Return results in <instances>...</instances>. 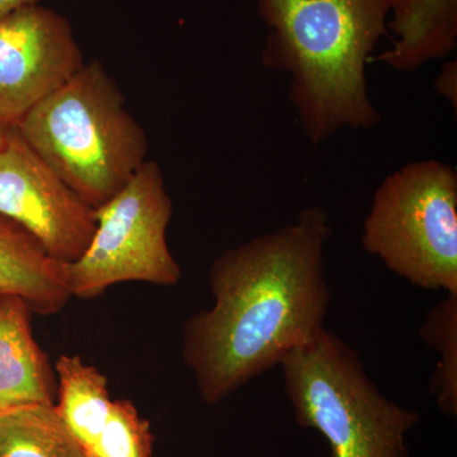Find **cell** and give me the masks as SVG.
I'll return each instance as SVG.
<instances>
[{
  "instance_id": "15",
  "label": "cell",
  "mask_w": 457,
  "mask_h": 457,
  "mask_svg": "<svg viewBox=\"0 0 457 457\" xmlns=\"http://www.w3.org/2000/svg\"><path fill=\"white\" fill-rule=\"evenodd\" d=\"M149 422L126 399L113 400L110 417L87 457H153Z\"/></svg>"
},
{
  "instance_id": "2",
  "label": "cell",
  "mask_w": 457,
  "mask_h": 457,
  "mask_svg": "<svg viewBox=\"0 0 457 457\" xmlns=\"http://www.w3.org/2000/svg\"><path fill=\"white\" fill-rule=\"evenodd\" d=\"M270 32L262 62L290 75L288 97L312 145L345 128H374L366 64L387 36L389 0H258Z\"/></svg>"
},
{
  "instance_id": "4",
  "label": "cell",
  "mask_w": 457,
  "mask_h": 457,
  "mask_svg": "<svg viewBox=\"0 0 457 457\" xmlns=\"http://www.w3.org/2000/svg\"><path fill=\"white\" fill-rule=\"evenodd\" d=\"M279 366L297 425L320 433L332 457H409L405 436L422 417L386 398L335 333L324 328Z\"/></svg>"
},
{
  "instance_id": "6",
  "label": "cell",
  "mask_w": 457,
  "mask_h": 457,
  "mask_svg": "<svg viewBox=\"0 0 457 457\" xmlns=\"http://www.w3.org/2000/svg\"><path fill=\"white\" fill-rule=\"evenodd\" d=\"M171 215L161 167L146 161L120 194L96 210L97 228L82 257L64 264L71 297L95 299L122 282L179 285L182 270L167 240Z\"/></svg>"
},
{
  "instance_id": "16",
  "label": "cell",
  "mask_w": 457,
  "mask_h": 457,
  "mask_svg": "<svg viewBox=\"0 0 457 457\" xmlns=\"http://www.w3.org/2000/svg\"><path fill=\"white\" fill-rule=\"evenodd\" d=\"M457 68L456 62H449L444 65L441 74L438 75L436 80V89L440 95L445 96L451 104H453V108L456 110L457 99Z\"/></svg>"
},
{
  "instance_id": "1",
  "label": "cell",
  "mask_w": 457,
  "mask_h": 457,
  "mask_svg": "<svg viewBox=\"0 0 457 457\" xmlns=\"http://www.w3.org/2000/svg\"><path fill=\"white\" fill-rule=\"evenodd\" d=\"M329 218L309 207L286 227L219 255L207 273L212 308L183 326L182 359L213 405L281 365L324 329L330 293Z\"/></svg>"
},
{
  "instance_id": "17",
  "label": "cell",
  "mask_w": 457,
  "mask_h": 457,
  "mask_svg": "<svg viewBox=\"0 0 457 457\" xmlns=\"http://www.w3.org/2000/svg\"><path fill=\"white\" fill-rule=\"evenodd\" d=\"M38 2L40 0H0V20L7 17L8 14L17 11V9L37 4Z\"/></svg>"
},
{
  "instance_id": "14",
  "label": "cell",
  "mask_w": 457,
  "mask_h": 457,
  "mask_svg": "<svg viewBox=\"0 0 457 457\" xmlns=\"http://www.w3.org/2000/svg\"><path fill=\"white\" fill-rule=\"evenodd\" d=\"M420 337L438 354L429 390L438 409L447 417L457 416V295L436 303L420 327Z\"/></svg>"
},
{
  "instance_id": "3",
  "label": "cell",
  "mask_w": 457,
  "mask_h": 457,
  "mask_svg": "<svg viewBox=\"0 0 457 457\" xmlns=\"http://www.w3.org/2000/svg\"><path fill=\"white\" fill-rule=\"evenodd\" d=\"M14 128L95 210L120 194L147 161L146 132L98 60L86 62Z\"/></svg>"
},
{
  "instance_id": "11",
  "label": "cell",
  "mask_w": 457,
  "mask_h": 457,
  "mask_svg": "<svg viewBox=\"0 0 457 457\" xmlns=\"http://www.w3.org/2000/svg\"><path fill=\"white\" fill-rule=\"evenodd\" d=\"M393 46L375 57L394 71H416L457 47V0H389Z\"/></svg>"
},
{
  "instance_id": "5",
  "label": "cell",
  "mask_w": 457,
  "mask_h": 457,
  "mask_svg": "<svg viewBox=\"0 0 457 457\" xmlns=\"http://www.w3.org/2000/svg\"><path fill=\"white\" fill-rule=\"evenodd\" d=\"M362 248L425 290L457 295V173L450 164H405L376 189Z\"/></svg>"
},
{
  "instance_id": "12",
  "label": "cell",
  "mask_w": 457,
  "mask_h": 457,
  "mask_svg": "<svg viewBox=\"0 0 457 457\" xmlns=\"http://www.w3.org/2000/svg\"><path fill=\"white\" fill-rule=\"evenodd\" d=\"M54 368L57 414L87 455L104 431L112 408L107 376L77 354H62Z\"/></svg>"
},
{
  "instance_id": "7",
  "label": "cell",
  "mask_w": 457,
  "mask_h": 457,
  "mask_svg": "<svg viewBox=\"0 0 457 457\" xmlns=\"http://www.w3.org/2000/svg\"><path fill=\"white\" fill-rule=\"evenodd\" d=\"M0 213L27 228L62 263L82 257L97 228L96 210L57 176L14 126L0 147Z\"/></svg>"
},
{
  "instance_id": "8",
  "label": "cell",
  "mask_w": 457,
  "mask_h": 457,
  "mask_svg": "<svg viewBox=\"0 0 457 457\" xmlns=\"http://www.w3.org/2000/svg\"><path fill=\"white\" fill-rule=\"evenodd\" d=\"M84 64L73 29L56 12L33 4L0 20V123L16 126Z\"/></svg>"
},
{
  "instance_id": "18",
  "label": "cell",
  "mask_w": 457,
  "mask_h": 457,
  "mask_svg": "<svg viewBox=\"0 0 457 457\" xmlns=\"http://www.w3.org/2000/svg\"><path fill=\"white\" fill-rule=\"evenodd\" d=\"M12 126L3 125V123H0V147L4 145L5 140H7L9 129H11Z\"/></svg>"
},
{
  "instance_id": "9",
  "label": "cell",
  "mask_w": 457,
  "mask_h": 457,
  "mask_svg": "<svg viewBox=\"0 0 457 457\" xmlns=\"http://www.w3.org/2000/svg\"><path fill=\"white\" fill-rule=\"evenodd\" d=\"M31 317L21 297L0 295V411L55 405V368L33 337Z\"/></svg>"
},
{
  "instance_id": "13",
  "label": "cell",
  "mask_w": 457,
  "mask_h": 457,
  "mask_svg": "<svg viewBox=\"0 0 457 457\" xmlns=\"http://www.w3.org/2000/svg\"><path fill=\"white\" fill-rule=\"evenodd\" d=\"M0 457H87L55 405L29 404L0 411Z\"/></svg>"
},
{
  "instance_id": "10",
  "label": "cell",
  "mask_w": 457,
  "mask_h": 457,
  "mask_svg": "<svg viewBox=\"0 0 457 457\" xmlns=\"http://www.w3.org/2000/svg\"><path fill=\"white\" fill-rule=\"evenodd\" d=\"M64 264L22 225L0 213V295L21 297L38 317L56 315L73 299Z\"/></svg>"
}]
</instances>
